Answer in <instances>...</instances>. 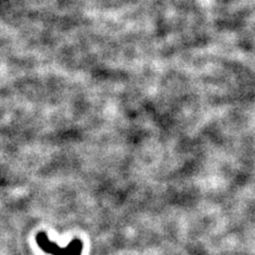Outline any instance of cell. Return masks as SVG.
I'll list each match as a JSON object with an SVG mask.
<instances>
[]
</instances>
